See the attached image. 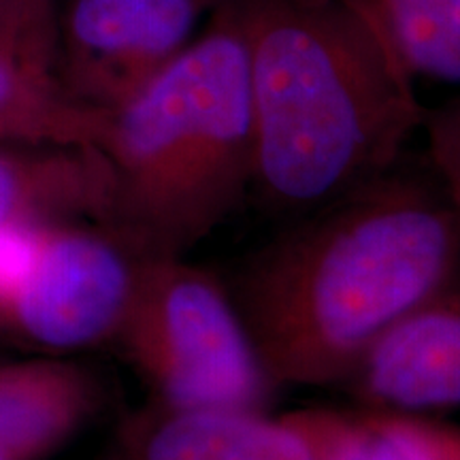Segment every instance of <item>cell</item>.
<instances>
[{
  "instance_id": "14",
  "label": "cell",
  "mask_w": 460,
  "mask_h": 460,
  "mask_svg": "<svg viewBox=\"0 0 460 460\" xmlns=\"http://www.w3.org/2000/svg\"><path fill=\"white\" fill-rule=\"evenodd\" d=\"M56 34L54 0H9V39L17 54L54 68Z\"/></svg>"
},
{
  "instance_id": "3",
  "label": "cell",
  "mask_w": 460,
  "mask_h": 460,
  "mask_svg": "<svg viewBox=\"0 0 460 460\" xmlns=\"http://www.w3.org/2000/svg\"><path fill=\"white\" fill-rule=\"evenodd\" d=\"M92 149L107 181L101 226L139 258H183L226 220L254 180V118L237 15L209 26L122 105Z\"/></svg>"
},
{
  "instance_id": "6",
  "label": "cell",
  "mask_w": 460,
  "mask_h": 460,
  "mask_svg": "<svg viewBox=\"0 0 460 460\" xmlns=\"http://www.w3.org/2000/svg\"><path fill=\"white\" fill-rule=\"evenodd\" d=\"M220 0H71L56 34L54 71L85 107L113 109L197 39Z\"/></svg>"
},
{
  "instance_id": "11",
  "label": "cell",
  "mask_w": 460,
  "mask_h": 460,
  "mask_svg": "<svg viewBox=\"0 0 460 460\" xmlns=\"http://www.w3.org/2000/svg\"><path fill=\"white\" fill-rule=\"evenodd\" d=\"M101 109L68 94L54 68L0 48V146L92 147Z\"/></svg>"
},
{
  "instance_id": "13",
  "label": "cell",
  "mask_w": 460,
  "mask_h": 460,
  "mask_svg": "<svg viewBox=\"0 0 460 460\" xmlns=\"http://www.w3.org/2000/svg\"><path fill=\"white\" fill-rule=\"evenodd\" d=\"M413 77L460 85V0H369Z\"/></svg>"
},
{
  "instance_id": "16",
  "label": "cell",
  "mask_w": 460,
  "mask_h": 460,
  "mask_svg": "<svg viewBox=\"0 0 460 460\" xmlns=\"http://www.w3.org/2000/svg\"><path fill=\"white\" fill-rule=\"evenodd\" d=\"M437 460H460V429L437 424Z\"/></svg>"
},
{
  "instance_id": "9",
  "label": "cell",
  "mask_w": 460,
  "mask_h": 460,
  "mask_svg": "<svg viewBox=\"0 0 460 460\" xmlns=\"http://www.w3.org/2000/svg\"><path fill=\"white\" fill-rule=\"evenodd\" d=\"M102 388L82 365L0 360V456L43 460L99 411Z\"/></svg>"
},
{
  "instance_id": "7",
  "label": "cell",
  "mask_w": 460,
  "mask_h": 460,
  "mask_svg": "<svg viewBox=\"0 0 460 460\" xmlns=\"http://www.w3.org/2000/svg\"><path fill=\"white\" fill-rule=\"evenodd\" d=\"M345 384L373 410L460 407V269L396 322Z\"/></svg>"
},
{
  "instance_id": "18",
  "label": "cell",
  "mask_w": 460,
  "mask_h": 460,
  "mask_svg": "<svg viewBox=\"0 0 460 460\" xmlns=\"http://www.w3.org/2000/svg\"><path fill=\"white\" fill-rule=\"evenodd\" d=\"M0 460H4V458H3V456H0Z\"/></svg>"
},
{
  "instance_id": "12",
  "label": "cell",
  "mask_w": 460,
  "mask_h": 460,
  "mask_svg": "<svg viewBox=\"0 0 460 460\" xmlns=\"http://www.w3.org/2000/svg\"><path fill=\"white\" fill-rule=\"evenodd\" d=\"M314 460H437V422L386 410L312 407L284 416Z\"/></svg>"
},
{
  "instance_id": "1",
  "label": "cell",
  "mask_w": 460,
  "mask_h": 460,
  "mask_svg": "<svg viewBox=\"0 0 460 460\" xmlns=\"http://www.w3.org/2000/svg\"><path fill=\"white\" fill-rule=\"evenodd\" d=\"M247 261L233 301L275 388L345 384L371 348L460 269L444 183L384 172Z\"/></svg>"
},
{
  "instance_id": "8",
  "label": "cell",
  "mask_w": 460,
  "mask_h": 460,
  "mask_svg": "<svg viewBox=\"0 0 460 460\" xmlns=\"http://www.w3.org/2000/svg\"><path fill=\"white\" fill-rule=\"evenodd\" d=\"M113 460H314V454L284 416L154 402L119 429Z\"/></svg>"
},
{
  "instance_id": "17",
  "label": "cell",
  "mask_w": 460,
  "mask_h": 460,
  "mask_svg": "<svg viewBox=\"0 0 460 460\" xmlns=\"http://www.w3.org/2000/svg\"><path fill=\"white\" fill-rule=\"evenodd\" d=\"M0 48L13 49L9 39V0H0Z\"/></svg>"
},
{
  "instance_id": "4",
  "label": "cell",
  "mask_w": 460,
  "mask_h": 460,
  "mask_svg": "<svg viewBox=\"0 0 460 460\" xmlns=\"http://www.w3.org/2000/svg\"><path fill=\"white\" fill-rule=\"evenodd\" d=\"M115 343L163 407L264 411L275 390L233 295L183 258H143Z\"/></svg>"
},
{
  "instance_id": "2",
  "label": "cell",
  "mask_w": 460,
  "mask_h": 460,
  "mask_svg": "<svg viewBox=\"0 0 460 460\" xmlns=\"http://www.w3.org/2000/svg\"><path fill=\"white\" fill-rule=\"evenodd\" d=\"M254 118L252 190L307 216L393 171L422 128L413 75L369 0H228Z\"/></svg>"
},
{
  "instance_id": "15",
  "label": "cell",
  "mask_w": 460,
  "mask_h": 460,
  "mask_svg": "<svg viewBox=\"0 0 460 460\" xmlns=\"http://www.w3.org/2000/svg\"><path fill=\"white\" fill-rule=\"evenodd\" d=\"M430 169L460 205V94L424 115Z\"/></svg>"
},
{
  "instance_id": "10",
  "label": "cell",
  "mask_w": 460,
  "mask_h": 460,
  "mask_svg": "<svg viewBox=\"0 0 460 460\" xmlns=\"http://www.w3.org/2000/svg\"><path fill=\"white\" fill-rule=\"evenodd\" d=\"M107 181L92 147L0 146V226L94 222Z\"/></svg>"
},
{
  "instance_id": "5",
  "label": "cell",
  "mask_w": 460,
  "mask_h": 460,
  "mask_svg": "<svg viewBox=\"0 0 460 460\" xmlns=\"http://www.w3.org/2000/svg\"><path fill=\"white\" fill-rule=\"evenodd\" d=\"M139 264L94 222L0 226V337L49 354L115 341Z\"/></svg>"
}]
</instances>
